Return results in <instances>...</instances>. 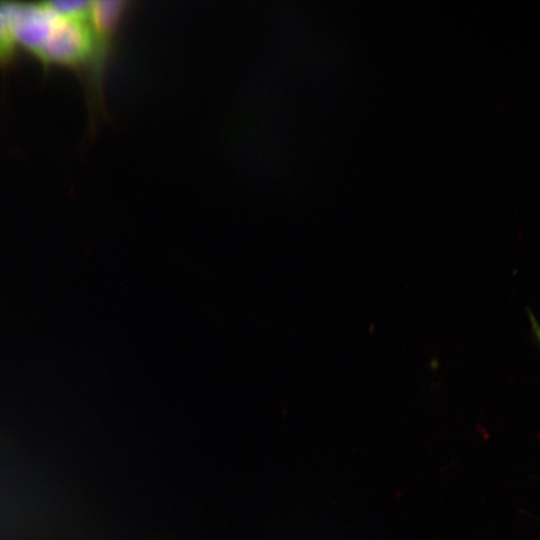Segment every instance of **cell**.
Wrapping results in <instances>:
<instances>
[{
  "label": "cell",
  "instance_id": "obj_1",
  "mask_svg": "<svg viewBox=\"0 0 540 540\" xmlns=\"http://www.w3.org/2000/svg\"><path fill=\"white\" fill-rule=\"evenodd\" d=\"M128 0H95L91 3L89 24L93 47L82 76L90 111L91 128L104 116V81L115 36L128 11Z\"/></svg>",
  "mask_w": 540,
  "mask_h": 540
},
{
  "label": "cell",
  "instance_id": "obj_2",
  "mask_svg": "<svg viewBox=\"0 0 540 540\" xmlns=\"http://www.w3.org/2000/svg\"><path fill=\"white\" fill-rule=\"evenodd\" d=\"M19 48L16 44L4 1H0V71L6 72L17 61Z\"/></svg>",
  "mask_w": 540,
  "mask_h": 540
},
{
  "label": "cell",
  "instance_id": "obj_3",
  "mask_svg": "<svg viewBox=\"0 0 540 540\" xmlns=\"http://www.w3.org/2000/svg\"><path fill=\"white\" fill-rule=\"evenodd\" d=\"M58 15L70 19L86 20L89 18L91 2L88 0H54L45 1Z\"/></svg>",
  "mask_w": 540,
  "mask_h": 540
},
{
  "label": "cell",
  "instance_id": "obj_4",
  "mask_svg": "<svg viewBox=\"0 0 540 540\" xmlns=\"http://www.w3.org/2000/svg\"><path fill=\"white\" fill-rule=\"evenodd\" d=\"M527 311L533 338L535 339L537 345L540 348V324L538 323L532 311L530 309H528Z\"/></svg>",
  "mask_w": 540,
  "mask_h": 540
}]
</instances>
